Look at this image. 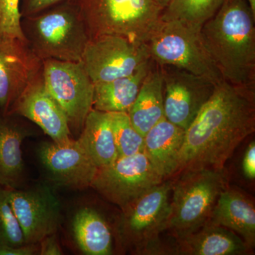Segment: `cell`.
Returning a JSON list of instances; mask_svg holds the SVG:
<instances>
[{
	"label": "cell",
	"mask_w": 255,
	"mask_h": 255,
	"mask_svg": "<svg viewBox=\"0 0 255 255\" xmlns=\"http://www.w3.org/2000/svg\"><path fill=\"white\" fill-rule=\"evenodd\" d=\"M243 172L245 177L250 180L255 178V142H251L245 152L243 159Z\"/></svg>",
	"instance_id": "f1b7e54d"
},
{
	"label": "cell",
	"mask_w": 255,
	"mask_h": 255,
	"mask_svg": "<svg viewBox=\"0 0 255 255\" xmlns=\"http://www.w3.org/2000/svg\"><path fill=\"white\" fill-rule=\"evenodd\" d=\"M185 131L164 117L144 136L143 152L164 179L175 172Z\"/></svg>",
	"instance_id": "ac0fdd59"
},
{
	"label": "cell",
	"mask_w": 255,
	"mask_h": 255,
	"mask_svg": "<svg viewBox=\"0 0 255 255\" xmlns=\"http://www.w3.org/2000/svg\"><path fill=\"white\" fill-rule=\"evenodd\" d=\"M153 63L151 58L131 75L94 83L93 110L107 113H128Z\"/></svg>",
	"instance_id": "d6986e66"
},
{
	"label": "cell",
	"mask_w": 255,
	"mask_h": 255,
	"mask_svg": "<svg viewBox=\"0 0 255 255\" xmlns=\"http://www.w3.org/2000/svg\"><path fill=\"white\" fill-rule=\"evenodd\" d=\"M39 156L58 185L73 189L91 187L98 167L78 140L45 142L40 147Z\"/></svg>",
	"instance_id": "5bb4252c"
},
{
	"label": "cell",
	"mask_w": 255,
	"mask_h": 255,
	"mask_svg": "<svg viewBox=\"0 0 255 255\" xmlns=\"http://www.w3.org/2000/svg\"><path fill=\"white\" fill-rule=\"evenodd\" d=\"M6 191L26 244H38L55 234L60 225L61 206L49 187L28 190L6 188Z\"/></svg>",
	"instance_id": "7c38bea8"
},
{
	"label": "cell",
	"mask_w": 255,
	"mask_h": 255,
	"mask_svg": "<svg viewBox=\"0 0 255 255\" xmlns=\"http://www.w3.org/2000/svg\"><path fill=\"white\" fill-rule=\"evenodd\" d=\"M14 114L36 124L53 142L71 138L66 117L45 88L43 71L20 96L8 115Z\"/></svg>",
	"instance_id": "9a60e30c"
},
{
	"label": "cell",
	"mask_w": 255,
	"mask_h": 255,
	"mask_svg": "<svg viewBox=\"0 0 255 255\" xmlns=\"http://www.w3.org/2000/svg\"><path fill=\"white\" fill-rule=\"evenodd\" d=\"M45 88L63 111L70 131L81 132L93 109L94 83L81 61L43 60Z\"/></svg>",
	"instance_id": "ba28073f"
},
{
	"label": "cell",
	"mask_w": 255,
	"mask_h": 255,
	"mask_svg": "<svg viewBox=\"0 0 255 255\" xmlns=\"http://www.w3.org/2000/svg\"><path fill=\"white\" fill-rule=\"evenodd\" d=\"M164 117L187 130L213 95L217 84L172 65H159Z\"/></svg>",
	"instance_id": "8fae6325"
},
{
	"label": "cell",
	"mask_w": 255,
	"mask_h": 255,
	"mask_svg": "<svg viewBox=\"0 0 255 255\" xmlns=\"http://www.w3.org/2000/svg\"><path fill=\"white\" fill-rule=\"evenodd\" d=\"M172 186L163 181L122 209L119 236L137 254H166L159 236L167 231Z\"/></svg>",
	"instance_id": "8992f818"
},
{
	"label": "cell",
	"mask_w": 255,
	"mask_h": 255,
	"mask_svg": "<svg viewBox=\"0 0 255 255\" xmlns=\"http://www.w3.org/2000/svg\"><path fill=\"white\" fill-rule=\"evenodd\" d=\"M172 184L167 231L174 238L187 236L209 221L220 194L228 187L223 169L187 171Z\"/></svg>",
	"instance_id": "277c9868"
},
{
	"label": "cell",
	"mask_w": 255,
	"mask_h": 255,
	"mask_svg": "<svg viewBox=\"0 0 255 255\" xmlns=\"http://www.w3.org/2000/svg\"><path fill=\"white\" fill-rule=\"evenodd\" d=\"M157 1L159 4L160 5L161 7L164 9L167 6V4H169L171 0H157Z\"/></svg>",
	"instance_id": "1f68e13d"
},
{
	"label": "cell",
	"mask_w": 255,
	"mask_h": 255,
	"mask_svg": "<svg viewBox=\"0 0 255 255\" xmlns=\"http://www.w3.org/2000/svg\"><path fill=\"white\" fill-rule=\"evenodd\" d=\"M41 251L42 255H63L61 248L57 241L55 234L45 238L41 242Z\"/></svg>",
	"instance_id": "4dcf8cb0"
},
{
	"label": "cell",
	"mask_w": 255,
	"mask_h": 255,
	"mask_svg": "<svg viewBox=\"0 0 255 255\" xmlns=\"http://www.w3.org/2000/svg\"><path fill=\"white\" fill-rule=\"evenodd\" d=\"M201 28L161 20L145 44L157 65L184 69L219 84L223 80L204 46Z\"/></svg>",
	"instance_id": "52a82bcc"
},
{
	"label": "cell",
	"mask_w": 255,
	"mask_h": 255,
	"mask_svg": "<svg viewBox=\"0 0 255 255\" xmlns=\"http://www.w3.org/2000/svg\"><path fill=\"white\" fill-rule=\"evenodd\" d=\"M38 244L21 246H0V255H32L38 252Z\"/></svg>",
	"instance_id": "f546056e"
},
{
	"label": "cell",
	"mask_w": 255,
	"mask_h": 255,
	"mask_svg": "<svg viewBox=\"0 0 255 255\" xmlns=\"http://www.w3.org/2000/svg\"><path fill=\"white\" fill-rule=\"evenodd\" d=\"M28 134L7 116L0 117V185L2 187L16 189L22 179L21 144Z\"/></svg>",
	"instance_id": "7402d4cb"
},
{
	"label": "cell",
	"mask_w": 255,
	"mask_h": 255,
	"mask_svg": "<svg viewBox=\"0 0 255 255\" xmlns=\"http://www.w3.org/2000/svg\"><path fill=\"white\" fill-rule=\"evenodd\" d=\"M226 0H171L162 13V21H178L201 28Z\"/></svg>",
	"instance_id": "cb8c5ba5"
},
{
	"label": "cell",
	"mask_w": 255,
	"mask_h": 255,
	"mask_svg": "<svg viewBox=\"0 0 255 255\" xmlns=\"http://www.w3.org/2000/svg\"><path fill=\"white\" fill-rule=\"evenodd\" d=\"M75 241L85 254L110 255L112 253V234L108 223L95 209L83 208L74 217Z\"/></svg>",
	"instance_id": "603a6c76"
},
{
	"label": "cell",
	"mask_w": 255,
	"mask_h": 255,
	"mask_svg": "<svg viewBox=\"0 0 255 255\" xmlns=\"http://www.w3.org/2000/svg\"><path fill=\"white\" fill-rule=\"evenodd\" d=\"M20 0H0V40H25L21 28Z\"/></svg>",
	"instance_id": "4316f807"
},
{
	"label": "cell",
	"mask_w": 255,
	"mask_h": 255,
	"mask_svg": "<svg viewBox=\"0 0 255 255\" xmlns=\"http://www.w3.org/2000/svg\"><path fill=\"white\" fill-rule=\"evenodd\" d=\"M28 46L41 60L80 62L90 41L78 1H68L21 18Z\"/></svg>",
	"instance_id": "3957f363"
},
{
	"label": "cell",
	"mask_w": 255,
	"mask_h": 255,
	"mask_svg": "<svg viewBox=\"0 0 255 255\" xmlns=\"http://www.w3.org/2000/svg\"><path fill=\"white\" fill-rule=\"evenodd\" d=\"M208 222L238 235L252 251L255 246V208L253 201L229 186L220 194Z\"/></svg>",
	"instance_id": "e0dca14e"
},
{
	"label": "cell",
	"mask_w": 255,
	"mask_h": 255,
	"mask_svg": "<svg viewBox=\"0 0 255 255\" xmlns=\"http://www.w3.org/2000/svg\"><path fill=\"white\" fill-rule=\"evenodd\" d=\"M78 140L98 168L112 164L119 157L110 113L92 109Z\"/></svg>",
	"instance_id": "44dd1931"
},
{
	"label": "cell",
	"mask_w": 255,
	"mask_h": 255,
	"mask_svg": "<svg viewBox=\"0 0 255 255\" xmlns=\"http://www.w3.org/2000/svg\"><path fill=\"white\" fill-rule=\"evenodd\" d=\"M90 39L118 35L145 43L162 20L157 0H78Z\"/></svg>",
	"instance_id": "5b68a950"
},
{
	"label": "cell",
	"mask_w": 255,
	"mask_h": 255,
	"mask_svg": "<svg viewBox=\"0 0 255 255\" xmlns=\"http://www.w3.org/2000/svg\"><path fill=\"white\" fill-rule=\"evenodd\" d=\"M250 6H251L253 14H255V0H247Z\"/></svg>",
	"instance_id": "d6a6232c"
},
{
	"label": "cell",
	"mask_w": 255,
	"mask_h": 255,
	"mask_svg": "<svg viewBox=\"0 0 255 255\" xmlns=\"http://www.w3.org/2000/svg\"><path fill=\"white\" fill-rule=\"evenodd\" d=\"M42 71L43 60L26 40H0V108L4 116Z\"/></svg>",
	"instance_id": "4fadbf2b"
},
{
	"label": "cell",
	"mask_w": 255,
	"mask_h": 255,
	"mask_svg": "<svg viewBox=\"0 0 255 255\" xmlns=\"http://www.w3.org/2000/svg\"><path fill=\"white\" fill-rule=\"evenodd\" d=\"M26 245L21 227L10 205L6 188L0 185V246Z\"/></svg>",
	"instance_id": "484cf974"
},
{
	"label": "cell",
	"mask_w": 255,
	"mask_h": 255,
	"mask_svg": "<svg viewBox=\"0 0 255 255\" xmlns=\"http://www.w3.org/2000/svg\"><path fill=\"white\" fill-rule=\"evenodd\" d=\"M150 59L145 43L118 35H102L90 40L81 62L95 83L131 75Z\"/></svg>",
	"instance_id": "30bf717a"
},
{
	"label": "cell",
	"mask_w": 255,
	"mask_h": 255,
	"mask_svg": "<svg viewBox=\"0 0 255 255\" xmlns=\"http://www.w3.org/2000/svg\"><path fill=\"white\" fill-rule=\"evenodd\" d=\"M170 254L179 255H241L249 253L246 243L236 233L207 222L187 236L176 238Z\"/></svg>",
	"instance_id": "2e32d148"
},
{
	"label": "cell",
	"mask_w": 255,
	"mask_h": 255,
	"mask_svg": "<svg viewBox=\"0 0 255 255\" xmlns=\"http://www.w3.org/2000/svg\"><path fill=\"white\" fill-rule=\"evenodd\" d=\"M163 181L142 152L119 157L112 164L98 168L91 187L123 209Z\"/></svg>",
	"instance_id": "9c48e42d"
},
{
	"label": "cell",
	"mask_w": 255,
	"mask_h": 255,
	"mask_svg": "<svg viewBox=\"0 0 255 255\" xmlns=\"http://www.w3.org/2000/svg\"><path fill=\"white\" fill-rule=\"evenodd\" d=\"M201 35L224 81L255 87V14L247 0H226Z\"/></svg>",
	"instance_id": "7a4b0ae2"
},
{
	"label": "cell",
	"mask_w": 255,
	"mask_h": 255,
	"mask_svg": "<svg viewBox=\"0 0 255 255\" xmlns=\"http://www.w3.org/2000/svg\"><path fill=\"white\" fill-rule=\"evenodd\" d=\"M128 114L132 126L143 137L164 118L162 75L159 65L155 61Z\"/></svg>",
	"instance_id": "ffe728a7"
},
{
	"label": "cell",
	"mask_w": 255,
	"mask_h": 255,
	"mask_svg": "<svg viewBox=\"0 0 255 255\" xmlns=\"http://www.w3.org/2000/svg\"><path fill=\"white\" fill-rule=\"evenodd\" d=\"M113 131L119 157H128L143 152L144 137L134 128L127 112H111Z\"/></svg>",
	"instance_id": "d4e9b609"
},
{
	"label": "cell",
	"mask_w": 255,
	"mask_h": 255,
	"mask_svg": "<svg viewBox=\"0 0 255 255\" xmlns=\"http://www.w3.org/2000/svg\"><path fill=\"white\" fill-rule=\"evenodd\" d=\"M255 131V87L223 80L186 130L173 176L223 169L235 150Z\"/></svg>",
	"instance_id": "6da1fadb"
},
{
	"label": "cell",
	"mask_w": 255,
	"mask_h": 255,
	"mask_svg": "<svg viewBox=\"0 0 255 255\" xmlns=\"http://www.w3.org/2000/svg\"><path fill=\"white\" fill-rule=\"evenodd\" d=\"M68 1L78 0H20L19 12L21 17L32 16Z\"/></svg>",
	"instance_id": "83f0119b"
}]
</instances>
